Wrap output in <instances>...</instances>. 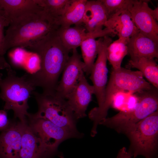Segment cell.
<instances>
[{"mask_svg": "<svg viewBox=\"0 0 158 158\" xmlns=\"http://www.w3.org/2000/svg\"><path fill=\"white\" fill-rule=\"evenodd\" d=\"M0 54L1 55V56H4L2 54V49H1V47L0 45Z\"/></svg>", "mask_w": 158, "mask_h": 158, "instance_id": "32", "label": "cell"}, {"mask_svg": "<svg viewBox=\"0 0 158 158\" xmlns=\"http://www.w3.org/2000/svg\"><path fill=\"white\" fill-rule=\"evenodd\" d=\"M57 29L28 47L38 56L40 67L34 73H26V80L34 87H41L46 95L55 94L59 78L70 57V50L63 44Z\"/></svg>", "mask_w": 158, "mask_h": 158, "instance_id": "1", "label": "cell"}, {"mask_svg": "<svg viewBox=\"0 0 158 158\" xmlns=\"http://www.w3.org/2000/svg\"><path fill=\"white\" fill-rule=\"evenodd\" d=\"M129 39L122 38L112 42L107 49V58L112 67V69L120 68L122 60L128 54L127 46Z\"/></svg>", "mask_w": 158, "mask_h": 158, "instance_id": "22", "label": "cell"}, {"mask_svg": "<svg viewBox=\"0 0 158 158\" xmlns=\"http://www.w3.org/2000/svg\"><path fill=\"white\" fill-rule=\"evenodd\" d=\"M153 87L146 81L139 71L121 67L112 69L106 87L103 104L100 107L93 108L89 113V117L93 122L92 128L96 130L100 122L106 118L113 98L117 92L125 91L136 93L150 89Z\"/></svg>", "mask_w": 158, "mask_h": 158, "instance_id": "3", "label": "cell"}, {"mask_svg": "<svg viewBox=\"0 0 158 158\" xmlns=\"http://www.w3.org/2000/svg\"><path fill=\"white\" fill-rule=\"evenodd\" d=\"M107 12L108 19L123 11L128 10L134 0H100Z\"/></svg>", "mask_w": 158, "mask_h": 158, "instance_id": "26", "label": "cell"}, {"mask_svg": "<svg viewBox=\"0 0 158 158\" xmlns=\"http://www.w3.org/2000/svg\"><path fill=\"white\" fill-rule=\"evenodd\" d=\"M59 37L64 46L70 50L76 49L85 40L90 38H96L104 37L103 30L93 32H87L82 25L74 27H61L57 29Z\"/></svg>", "mask_w": 158, "mask_h": 158, "instance_id": "15", "label": "cell"}, {"mask_svg": "<svg viewBox=\"0 0 158 158\" xmlns=\"http://www.w3.org/2000/svg\"><path fill=\"white\" fill-rule=\"evenodd\" d=\"M10 22L4 16L3 11L0 12V45L1 46L2 54H4L2 50V44L3 42L4 35V30L5 27L9 25Z\"/></svg>", "mask_w": 158, "mask_h": 158, "instance_id": "27", "label": "cell"}, {"mask_svg": "<svg viewBox=\"0 0 158 158\" xmlns=\"http://www.w3.org/2000/svg\"><path fill=\"white\" fill-rule=\"evenodd\" d=\"M137 103L132 109L120 111L114 116L101 120L99 124L124 133L134 125L158 110V89H151L136 93Z\"/></svg>", "mask_w": 158, "mask_h": 158, "instance_id": "6", "label": "cell"}, {"mask_svg": "<svg viewBox=\"0 0 158 158\" xmlns=\"http://www.w3.org/2000/svg\"><path fill=\"white\" fill-rule=\"evenodd\" d=\"M98 44V40L91 37L84 41L80 46L85 65L83 72L87 75L90 74L93 67L97 55Z\"/></svg>", "mask_w": 158, "mask_h": 158, "instance_id": "23", "label": "cell"}, {"mask_svg": "<svg viewBox=\"0 0 158 158\" xmlns=\"http://www.w3.org/2000/svg\"><path fill=\"white\" fill-rule=\"evenodd\" d=\"M38 110L35 117L49 120L74 135L76 138H83L84 134L77 128V120L67 100L54 95H45L33 91Z\"/></svg>", "mask_w": 158, "mask_h": 158, "instance_id": "4", "label": "cell"}, {"mask_svg": "<svg viewBox=\"0 0 158 158\" xmlns=\"http://www.w3.org/2000/svg\"><path fill=\"white\" fill-rule=\"evenodd\" d=\"M2 74L0 73V83H1V81L2 79Z\"/></svg>", "mask_w": 158, "mask_h": 158, "instance_id": "33", "label": "cell"}, {"mask_svg": "<svg viewBox=\"0 0 158 158\" xmlns=\"http://www.w3.org/2000/svg\"><path fill=\"white\" fill-rule=\"evenodd\" d=\"M11 121L7 117L6 110H0V131L2 132L7 129L9 126Z\"/></svg>", "mask_w": 158, "mask_h": 158, "instance_id": "28", "label": "cell"}, {"mask_svg": "<svg viewBox=\"0 0 158 158\" xmlns=\"http://www.w3.org/2000/svg\"><path fill=\"white\" fill-rule=\"evenodd\" d=\"M0 83V98L5 102L4 110H12L15 118L22 123L26 122L29 108L28 101L35 87L27 80L25 74L17 76L11 69Z\"/></svg>", "mask_w": 158, "mask_h": 158, "instance_id": "5", "label": "cell"}, {"mask_svg": "<svg viewBox=\"0 0 158 158\" xmlns=\"http://www.w3.org/2000/svg\"><path fill=\"white\" fill-rule=\"evenodd\" d=\"M2 11V10H1V7H0V12Z\"/></svg>", "mask_w": 158, "mask_h": 158, "instance_id": "34", "label": "cell"}, {"mask_svg": "<svg viewBox=\"0 0 158 158\" xmlns=\"http://www.w3.org/2000/svg\"><path fill=\"white\" fill-rule=\"evenodd\" d=\"M70 0H38V1L45 13L54 20L56 23V20L63 14Z\"/></svg>", "mask_w": 158, "mask_h": 158, "instance_id": "24", "label": "cell"}, {"mask_svg": "<svg viewBox=\"0 0 158 158\" xmlns=\"http://www.w3.org/2000/svg\"><path fill=\"white\" fill-rule=\"evenodd\" d=\"M138 100L136 93L127 91H120L114 96L111 107L120 111H128L135 106Z\"/></svg>", "mask_w": 158, "mask_h": 158, "instance_id": "25", "label": "cell"}, {"mask_svg": "<svg viewBox=\"0 0 158 158\" xmlns=\"http://www.w3.org/2000/svg\"><path fill=\"white\" fill-rule=\"evenodd\" d=\"M84 67L81 55L76 49H73L72 55L69 57L63 71L61 80L58 82L55 95L66 99L77 84Z\"/></svg>", "mask_w": 158, "mask_h": 158, "instance_id": "12", "label": "cell"}, {"mask_svg": "<svg viewBox=\"0 0 158 158\" xmlns=\"http://www.w3.org/2000/svg\"><path fill=\"white\" fill-rule=\"evenodd\" d=\"M11 69L10 66L6 61L4 56L0 54V69H6L7 71Z\"/></svg>", "mask_w": 158, "mask_h": 158, "instance_id": "30", "label": "cell"}, {"mask_svg": "<svg viewBox=\"0 0 158 158\" xmlns=\"http://www.w3.org/2000/svg\"><path fill=\"white\" fill-rule=\"evenodd\" d=\"M127 68L138 69L155 87L158 88V66L154 58L142 57L130 59Z\"/></svg>", "mask_w": 158, "mask_h": 158, "instance_id": "21", "label": "cell"}, {"mask_svg": "<svg viewBox=\"0 0 158 158\" xmlns=\"http://www.w3.org/2000/svg\"><path fill=\"white\" fill-rule=\"evenodd\" d=\"M107 19L106 10L100 0H87L83 25L87 32L101 31Z\"/></svg>", "mask_w": 158, "mask_h": 158, "instance_id": "18", "label": "cell"}, {"mask_svg": "<svg viewBox=\"0 0 158 158\" xmlns=\"http://www.w3.org/2000/svg\"><path fill=\"white\" fill-rule=\"evenodd\" d=\"M98 40L97 57L90 74V78L93 84L98 107H100L104 102L107 81V49L113 41L110 37L108 36L100 37Z\"/></svg>", "mask_w": 158, "mask_h": 158, "instance_id": "9", "label": "cell"}, {"mask_svg": "<svg viewBox=\"0 0 158 158\" xmlns=\"http://www.w3.org/2000/svg\"><path fill=\"white\" fill-rule=\"evenodd\" d=\"M151 12L153 17L157 21L158 20V7L154 9H151Z\"/></svg>", "mask_w": 158, "mask_h": 158, "instance_id": "31", "label": "cell"}, {"mask_svg": "<svg viewBox=\"0 0 158 158\" xmlns=\"http://www.w3.org/2000/svg\"><path fill=\"white\" fill-rule=\"evenodd\" d=\"M20 122L21 143L19 158H53L57 154L43 143L26 122Z\"/></svg>", "mask_w": 158, "mask_h": 158, "instance_id": "11", "label": "cell"}, {"mask_svg": "<svg viewBox=\"0 0 158 158\" xmlns=\"http://www.w3.org/2000/svg\"><path fill=\"white\" fill-rule=\"evenodd\" d=\"M124 133L130 140L129 151L133 157L142 155L146 158H152L157 147L158 110L135 124Z\"/></svg>", "mask_w": 158, "mask_h": 158, "instance_id": "7", "label": "cell"}, {"mask_svg": "<svg viewBox=\"0 0 158 158\" xmlns=\"http://www.w3.org/2000/svg\"><path fill=\"white\" fill-rule=\"evenodd\" d=\"M104 26L114 30L118 38L129 39L139 32L128 10L117 13L108 18Z\"/></svg>", "mask_w": 158, "mask_h": 158, "instance_id": "19", "label": "cell"}, {"mask_svg": "<svg viewBox=\"0 0 158 158\" xmlns=\"http://www.w3.org/2000/svg\"><path fill=\"white\" fill-rule=\"evenodd\" d=\"M87 0H71L62 15L56 20L59 27H71L72 25H82Z\"/></svg>", "mask_w": 158, "mask_h": 158, "instance_id": "20", "label": "cell"}, {"mask_svg": "<svg viewBox=\"0 0 158 158\" xmlns=\"http://www.w3.org/2000/svg\"><path fill=\"white\" fill-rule=\"evenodd\" d=\"M0 6L10 23L18 18L43 9L38 0H0Z\"/></svg>", "mask_w": 158, "mask_h": 158, "instance_id": "16", "label": "cell"}, {"mask_svg": "<svg viewBox=\"0 0 158 158\" xmlns=\"http://www.w3.org/2000/svg\"><path fill=\"white\" fill-rule=\"evenodd\" d=\"M26 122L43 143L57 153L58 147L62 142L70 138H76L65 129L49 120L35 117L32 114L28 113Z\"/></svg>", "mask_w": 158, "mask_h": 158, "instance_id": "8", "label": "cell"}, {"mask_svg": "<svg viewBox=\"0 0 158 158\" xmlns=\"http://www.w3.org/2000/svg\"><path fill=\"white\" fill-rule=\"evenodd\" d=\"M150 1L134 0L128 11L139 32L158 44V24L151 13Z\"/></svg>", "mask_w": 158, "mask_h": 158, "instance_id": "10", "label": "cell"}, {"mask_svg": "<svg viewBox=\"0 0 158 158\" xmlns=\"http://www.w3.org/2000/svg\"><path fill=\"white\" fill-rule=\"evenodd\" d=\"M127 46L130 59L158 57V44L140 32L129 39Z\"/></svg>", "mask_w": 158, "mask_h": 158, "instance_id": "17", "label": "cell"}, {"mask_svg": "<svg viewBox=\"0 0 158 158\" xmlns=\"http://www.w3.org/2000/svg\"><path fill=\"white\" fill-rule=\"evenodd\" d=\"M94 94L93 86L88 83L83 71L75 86L66 97L77 120L86 116V110Z\"/></svg>", "mask_w": 158, "mask_h": 158, "instance_id": "13", "label": "cell"}, {"mask_svg": "<svg viewBox=\"0 0 158 158\" xmlns=\"http://www.w3.org/2000/svg\"><path fill=\"white\" fill-rule=\"evenodd\" d=\"M59 27L43 9L18 18L10 23L6 31L2 44L3 54L13 47H28Z\"/></svg>", "mask_w": 158, "mask_h": 158, "instance_id": "2", "label": "cell"}, {"mask_svg": "<svg viewBox=\"0 0 158 158\" xmlns=\"http://www.w3.org/2000/svg\"><path fill=\"white\" fill-rule=\"evenodd\" d=\"M132 157L131 153L124 147L119 150L116 158H131Z\"/></svg>", "mask_w": 158, "mask_h": 158, "instance_id": "29", "label": "cell"}, {"mask_svg": "<svg viewBox=\"0 0 158 158\" xmlns=\"http://www.w3.org/2000/svg\"><path fill=\"white\" fill-rule=\"evenodd\" d=\"M21 143L20 122L11 121L0 134V158H19Z\"/></svg>", "mask_w": 158, "mask_h": 158, "instance_id": "14", "label": "cell"}]
</instances>
